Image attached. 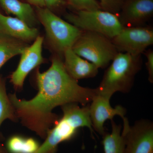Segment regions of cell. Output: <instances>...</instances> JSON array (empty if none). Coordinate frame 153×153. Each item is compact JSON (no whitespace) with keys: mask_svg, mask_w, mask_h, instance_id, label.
<instances>
[{"mask_svg":"<svg viewBox=\"0 0 153 153\" xmlns=\"http://www.w3.org/2000/svg\"><path fill=\"white\" fill-rule=\"evenodd\" d=\"M111 40L119 52L141 55L153 44V30L144 26L124 27Z\"/></svg>","mask_w":153,"mask_h":153,"instance_id":"obj_7","label":"cell"},{"mask_svg":"<svg viewBox=\"0 0 153 153\" xmlns=\"http://www.w3.org/2000/svg\"><path fill=\"white\" fill-rule=\"evenodd\" d=\"M142 65L141 55L134 56L118 52L96 88L97 94L110 99L116 92L128 93L131 90L135 77Z\"/></svg>","mask_w":153,"mask_h":153,"instance_id":"obj_3","label":"cell"},{"mask_svg":"<svg viewBox=\"0 0 153 153\" xmlns=\"http://www.w3.org/2000/svg\"><path fill=\"white\" fill-rule=\"evenodd\" d=\"M39 33L37 28L31 27L16 17L4 16L0 13V34L28 44L35 41Z\"/></svg>","mask_w":153,"mask_h":153,"instance_id":"obj_12","label":"cell"},{"mask_svg":"<svg viewBox=\"0 0 153 153\" xmlns=\"http://www.w3.org/2000/svg\"><path fill=\"white\" fill-rule=\"evenodd\" d=\"M44 38L39 36L21 55L18 67L11 74L10 79L15 89L21 90L27 76L31 71L44 63L42 46Z\"/></svg>","mask_w":153,"mask_h":153,"instance_id":"obj_9","label":"cell"},{"mask_svg":"<svg viewBox=\"0 0 153 153\" xmlns=\"http://www.w3.org/2000/svg\"><path fill=\"white\" fill-rule=\"evenodd\" d=\"M45 7L48 9L57 7L65 4L63 0H44Z\"/></svg>","mask_w":153,"mask_h":153,"instance_id":"obj_23","label":"cell"},{"mask_svg":"<svg viewBox=\"0 0 153 153\" xmlns=\"http://www.w3.org/2000/svg\"><path fill=\"white\" fill-rule=\"evenodd\" d=\"M86 7V11L102 10L99 3L96 0H82Z\"/></svg>","mask_w":153,"mask_h":153,"instance_id":"obj_21","label":"cell"},{"mask_svg":"<svg viewBox=\"0 0 153 153\" xmlns=\"http://www.w3.org/2000/svg\"><path fill=\"white\" fill-rule=\"evenodd\" d=\"M110 99L97 94L89 105V114L92 128L100 134L103 136L105 133L104 123L106 120H112L116 116H119L123 121V129L129 126L128 121L125 116L126 110L122 105H117L114 108L110 104Z\"/></svg>","mask_w":153,"mask_h":153,"instance_id":"obj_10","label":"cell"},{"mask_svg":"<svg viewBox=\"0 0 153 153\" xmlns=\"http://www.w3.org/2000/svg\"><path fill=\"white\" fill-rule=\"evenodd\" d=\"M64 67L68 74L74 79L92 78L97 75L99 68L93 63L77 55L71 48L63 54Z\"/></svg>","mask_w":153,"mask_h":153,"instance_id":"obj_13","label":"cell"},{"mask_svg":"<svg viewBox=\"0 0 153 153\" xmlns=\"http://www.w3.org/2000/svg\"><path fill=\"white\" fill-rule=\"evenodd\" d=\"M121 11L119 19L124 27L144 26L153 15V0H129Z\"/></svg>","mask_w":153,"mask_h":153,"instance_id":"obj_11","label":"cell"},{"mask_svg":"<svg viewBox=\"0 0 153 153\" xmlns=\"http://www.w3.org/2000/svg\"><path fill=\"white\" fill-rule=\"evenodd\" d=\"M29 46L27 43L0 34V69L14 56L21 55Z\"/></svg>","mask_w":153,"mask_h":153,"instance_id":"obj_15","label":"cell"},{"mask_svg":"<svg viewBox=\"0 0 153 153\" xmlns=\"http://www.w3.org/2000/svg\"><path fill=\"white\" fill-rule=\"evenodd\" d=\"M125 143V153H153V123L141 120L121 133Z\"/></svg>","mask_w":153,"mask_h":153,"instance_id":"obj_8","label":"cell"},{"mask_svg":"<svg viewBox=\"0 0 153 153\" xmlns=\"http://www.w3.org/2000/svg\"><path fill=\"white\" fill-rule=\"evenodd\" d=\"M0 153H9L6 147L1 143H0Z\"/></svg>","mask_w":153,"mask_h":153,"instance_id":"obj_25","label":"cell"},{"mask_svg":"<svg viewBox=\"0 0 153 153\" xmlns=\"http://www.w3.org/2000/svg\"><path fill=\"white\" fill-rule=\"evenodd\" d=\"M102 10L117 15L120 12L124 2L123 0H100Z\"/></svg>","mask_w":153,"mask_h":153,"instance_id":"obj_19","label":"cell"},{"mask_svg":"<svg viewBox=\"0 0 153 153\" xmlns=\"http://www.w3.org/2000/svg\"><path fill=\"white\" fill-rule=\"evenodd\" d=\"M147 58L146 63L147 69L149 74V80L151 83L153 82V51L149 49L145 52Z\"/></svg>","mask_w":153,"mask_h":153,"instance_id":"obj_20","label":"cell"},{"mask_svg":"<svg viewBox=\"0 0 153 153\" xmlns=\"http://www.w3.org/2000/svg\"><path fill=\"white\" fill-rule=\"evenodd\" d=\"M39 22L44 26L51 47L60 55L71 48L82 30L55 15L47 7H36Z\"/></svg>","mask_w":153,"mask_h":153,"instance_id":"obj_4","label":"cell"},{"mask_svg":"<svg viewBox=\"0 0 153 153\" xmlns=\"http://www.w3.org/2000/svg\"><path fill=\"white\" fill-rule=\"evenodd\" d=\"M112 131L105 132L102 136V144L104 153H125V143L121 133V126L111 120Z\"/></svg>","mask_w":153,"mask_h":153,"instance_id":"obj_16","label":"cell"},{"mask_svg":"<svg viewBox=\"0 0 153 153\" xmlns=\"http://www.w3.org/2000/svg\"><path fill=\"white\" fill-rule=\"evenodd\" d=\"M63 115L50 129L45 141L34 153H56L58 145L76 136L80 128L93 131L89 114V105L80 107L77 103L61 106Z\"/></svg>","mask_w":153,"mask_h":153,"instance_id":"obj_2","label":"cell"},{"mask_svg":"<svg viewBox=\"0 0 153 153\" xmlns=\"http://www.w3.org/2000/svg\"><path fill=\"white\" fill-rule=\"evenodd\" d=\"M71 49L98 68L106 67L119 52L111 39L100 33L82 30Z\"/></svg>","mask_w":153,"mask_h":153,"instance_id":"obj_5","label":"cell"},{"mask_svg":"<svg viewBox=\"0 0 153 153\" xmlns=\"http://www.w3.org/2000/svg\"><path fill=\"white\" fill-rule=\"evenodd\" d=\"M6 120L15 123L19 121L7 94L6 79L2 75H0V127Z\"/></svg>","mask_w":153,"mask_h":153,"instance_id":"obj_18","label":"cell"},{"mask_svg":"<svg viewBox=\"0 0 153 153\" xmlns=\"http://www.w3.org/2000/svg\"><path fill=\"white\" fill-rule=\"evenodd\" d=\"M0 6L7 14L13 15L31 27L36 28L38 21L31 4L20 0H0Z\"/></svg>","mask_w":153,"mask_h":153,"instance_id":"obj_14","label":"cell"},{"mask_svg":"<svg viewBox=\"0 0 153 153\" xmlns=\"http://www.w3.org/2000/svg\"><path fill=\"white\" fill-rule=\"evenodd\" d=\"M40 146L33 138L14 135L7 140L6 148L10 153H34Z\"/></svg>","mask_w":153,"mask_h":153,"instance_id":"obj_17","label":"cell"},{"mask_svg":"<svg viewBox=\"0 0 153 153\" xmlns=\"http://www.w3.org/2000/svg\"><path fill=\"white\" fill-rule=\"evenodd\" d=\"M68 3L76 11L86 10L85 4L82 0H67Z\"/></svg>","mask_w":153,"mask_h":153,"instance_id":"obj_22","label":"cell"},{"mask_svg":"<svg viewBox=\"0 0 153 153\" xmlns=\"http://www.w3.org/2000/svg\"><path fill=\"white\" fill-rule=\"evenodd\" d=\"M30 4L33 5L36 7H45L44 0H27Z\"/></svg>","mask_w":153,"mask_h":153,"instance_id":"obj_24","label":"cell"},{"mask_svg":"<svg viewBox=\"0 0 153 153\" xmlns=\"http://www.w3.org/2000/svg\"><path fill=\"white\" fill-rule=\"evenodd\" d=\"M38 92L29 100L20 99L16 93L9 97L22 125L45 139L59 116L53 112L57 106L70 103L85 106L97 95V88L83 87L67 72L63 60L55 55L47 71L36 72Z\"/></svg>","mask_w":153,"mask_h":153,"instance_id":"obj_1","label":"cell"},{"mask_svg":"<svg viewBox=\"0 0 153 153\" xmlns=\"http://www.w3.org/2000/svg\"><path fill=\"white\" fill-rule=\"evenodd\" d=\"M65 18L79 30L100 33L110 39L124 27L117 15L101 10L76 11L66 14Z\"/></svg>","mask_w":153,"mask_h":153,"instance_id":"obj_6","label":"cell"}]
</instances>
